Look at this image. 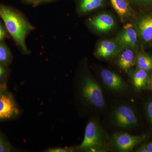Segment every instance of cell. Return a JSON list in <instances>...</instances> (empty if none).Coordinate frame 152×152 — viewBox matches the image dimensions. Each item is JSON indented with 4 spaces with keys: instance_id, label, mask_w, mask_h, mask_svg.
<instances>
[{
    "instance_id": "obj_28",
    "label": "cell",
    "mask_w": 152,
    "mask_h": 152,
    "mask_svg": "<svg viewBox=\"0 0 152 152\" xmlns=\"http://www.w3.org/2000/svg\"><path fill=\"white\" fill-rule=\"evenodd\" d=\"M26 1H27L28 2H35L36 0H26Z\"/></svg>"
},
{
    "instance_id": "obj_26",
    "label": "cell",
    "mask_w": 152,
    "mask_h": 152,
    "mask_svg": "<svg viewBox=\"0 0 152 152\" xmlns=\"http://www.w3.org/2000/svg\"><path fill=\"white\" fill-rule=\"evenodd\" d=\"M50 1H51V0H36L35 3L36 4H40V3Z\"/></svg>"
},
{
    "instance_id": "obj_16",
    "label": "cell",
    "mask_w": 152,
    "mask_h": 152,
    "mask_svg": "<svg viewBox=\"0 0 152 152\" xmlns=\"http://www.w3.org/2000/svg\"><path fill=\"white\" fill-rule=\"evenodd\" d=\"M104 1L105 0H80V11L83 13L89 12L102 7Z\"/></svg>"
},
{
    "instance_id": "obj_2",
    "label": "cell",
    "mask_w": 152,
    "mask_h": 152,
    "mask_svg": "<svg viewBox=\"0 0 152 152\" xmlns=\"http://www.w3.org/2000/svg\"><path fill=\"white\" fill-rule=\"evenodd\" d=\"M83 96L89 103L97 108L104 106L105 100L101 87L89 76L85 77L82 86Z\"/></svg>"
},
{
    "instance_id": "obj_25",
    "label": "cell",
    "mask_w": 152,
    "mask_h": 152,
    "mask_svg": "<svg viewBox=\"0 0 152 152\" xmlns=\"http://www.w3.org/2000/svg\"><path fill=\"white\" fill-rule=\"evenodd\" d=\"M148 152H152V142L145 145Z\"/></svg>"
},
{
    "instance_id": "obj_1",
    "label": "cell",
    "mask_w": 152,
    "mask_h": 152,
    "mask_svg": "<svg viewBox=\"0 0 152 152\" xmlns=\"http://www.w3.org/2000/svg\"><path fill=\"white\" fill-rule=\"evenodd\" d=\"M0 17L2 19L7 31L13 38L23 51H29L26 44V39L34 27L23 15L15 10L0 4Z\"/></svg>"
},
{
    "instance_id": "obj_18",
    "label": "cell",
    "mask_w": 152,
    "mask_h": 152,
    "mask_svg": "<svg viewBox=\"0 0 152 152\" xmlns=\"http://www.w3.org/2000/svg\"><path fill=\"white\" fill-rule=\"evenodd\" d=\"M130 2L136 5L141 7L152 6V0H129Z\"/></svg>"
},
{
    "instance_id": "obj_8",
    "label": "cell",
    "mask_w": 152,
    "mask_h": 152,
    "mask_svg": "<svg viewBox=\"0 0 152 152\" xmlns=\"http://www.w3.org/2000/svg\"><path fill=\"white\" fill-rule=\"evenodd\" d=\"M123 49L116 39L104 40L98 45L96 54L99 58L108 59L118 54Z\"/></svg>"
},
{
    "instance_id": "obj_21",
    "label": "cell",
    "mask_w": 152,
    "mask_h": 152,
    "mask_svg": "<svg viewBox=\"0 0 152 152\" xmlns=\"http://www.w3.org/2000/svg\"><path fill=\"white\" fill-rule=\"evenodd\" d=\"M146 112L149 119L152 124V100L150 101L147 104Z\"/></svg>"
},
{
    "instance_id": "obj_24",
    "label": "cell",
    "mask_w": 152,
    "mask_h": 152,
    "mask_svg": "<svg viewBox=\"0 0 152 152\" xmlns=\"http://www.w3.org/2000/svg\"><path fill=\"white\" fill-rule=\"evenodd\" d=\"M137 151L139 152H148V151L146 147L145 146V145L140 147L137 150Z\"/></svg>"
},
{
    "instance_id": "obj_5",
    "label": "cell",
    "mask_w": 152,
    "mask_h": 152,
    "mask_svg": "<svg viewBox=\"0 0 152 152\" xmlns=\"http://www.w3.org/2000/svg\"><path fill=\"white\" fill-rule=\"evenodd\" d=\"M138 38L145 44L152 42V14L145 15L133 23Z\"/></svg>"
},
{
    "instance_id": "obj_15",
    "label": "cell",
    "mask_w": 152,
    "mask_h": 152,
    "mask_svg": "<svg viewBox=\"0 0 152 152\" xmlns=\"http://www.w3.org/2000/svg\"><path fill=\"white\" fill-rule=\"evenodd\" d=\"M137 68L152 72V57L145 52L142 51L136 56V64Z\"/></svg>"
},
{
    "instance_id": "obj_12",
    "label": "cell",
    "mask_w": 152,
    "mask_h": 152,
    "mask_svg": "<svg viewBox=\"0 0 152 152\" xmlns=\"http://www.w3.org/2000/svg\"><path fill=\"white\" fill-rule=\"evenodd\" d=\"M113 8L119 16L121 20H126L135 14L129 0H110Z\"/></svg>"
},
{
    "instance_id": "obj_20",
    "label": "cell",
    "mask_w": 152,
    "mask_h": 152,
    "mask_svg": "<svg viewBox=\"0 0 152 152\" xmlns=\"http://www.w3.org/2000/svg\"><path fill=\"white\" fill-rule=\"evenodd\" d=\"M73 150L71 148H50L47 150L48 152H69L73 151Z\"/></svg>"
},
{
    "instance_id": "obj_11",
    "label": "cell",
    "mask_w": 152,
    "mask_h": 152,
    "mask_svg": "<svg viewBox=\"0 0 152 152\" xmlns=\"http://www.w3.org/2000/svg\"><path fill=\"white\" fill-rule=\"evenodd\" d=\"M101 75L104 83L110 89L118 91L124 88L125 84L123 79L113 72L104 69L101 71Z\"/></svg>"
},
{
    "instance_id": "obj_6",
    "label": "cell",
    "mask_w": 152,
    "mask_h": 152,
    "mask_svg": "<svg viewBox=\"0 0 152 152\" xmlns=\"http://www.w3.org/2000/svg\"><path fill=\"white\" fill-rule=\"evenodd\" d=\"M114 118L117 124L123 128L133 126L137 122L135 113L132 109L127 106L118 107L114 113Z\"/></svg>"
},
{
    "instance_id": "obj_4",
    "label": "cell",
    "mask_w": 152,
    "mask_h": 152,
    "mask_svg": "<svg viewBox=\"0 0 152 152\" xmlns=\"http://www.w3.org/2000/svg\"><path fill=\"white\" fill-rule=\"evenodd\" d=\"M137 33L134 26L132 23H128L124 26L116 39L123 48H130L137 51L139 46Z\"/></svg>"
},
{
    "instance_id": "obj_3",
    "label": "cell",
    "mask_w": 152,
    "mask_h": 152,
    "mask_svg": "<svg viewBox=\"0 0 152 152\" xmlns=\"http://www.w3.org/2000/svg\"><path fill=\"white\" fill-rule=\"evenodd\" d=\"M102 138L99 127L94 121H90L86 126L84 137L78 149L81 151L94 149L100 145Z\"/></svg>"
},
{
    "instance_id": "obj_19",
    "label": "cell",
    "mask_w": 152,
    "mask_h": 152,
    "mask_svg": "<svg viewBox=\"0 0 152 152\" xmlns=\"http://www.w3.org/2000/svg\"><path fill=\"white\" fill-rule=\"evenodd\" d=\"M10 151V147L2 137L0 135V152H7Z\"/></svg>"
},
{
    "instance_id": "obj_14",
    "label": "cell",
    "mask_w": 152,
    "mask_h": 152,
    "mask_svg": "<svg viewBox=\"0 0 152 152\" xmlns=\"http://www.w3.org/2000/svg\"><path fill=\"white\" fill-rule=\"evenodd\" d=\"M133 83L136 88H142L145 87L149 81L148 72L137 68L133 75Z\"/></svg>"
},
{
    "instance_id": "obj_17",
    "label": "cell",
    "mask_w": 152,
    "mask_h": 152,
    "mask_svg": "<svg viewBox=\"0 0 152 152\" xmlns=\"http://www.w3.org/2000/svg\"><path fill=\"white\" fill-rule=\"evenodd\" d=\"M10 54L5 45L0 43V62L7 63L9 61Z\"/></svg>"
},
{
    "instance_id": "obj_27",
    "label": "cell",
    "mask_w": 152,
    "mask_h": 152,
    "mask_svg": "<svg viewBox=\"0 0 152 152\" xmlns=\"http://www.w3.org/2000/svg\"><path fill=\"white\" fill-rule=\"evenodd\" d=\"M149 81L150 83V85H151V87L152 88V75L151 77V78L149 80Z\"/></svg>"
},
{
    "instance_id": "obj_13",
    "label": "cell",
    "mask_w": 152,
    "mask_h": 152,
    "mask_svg": "<svg viewBox=\"0 0 152 152\" xmlns=\"http://www.w3.org/2000/svg\"><path fill=\"white\" fill-rule=\"evenodd\" d=\"M120 52L118 59V65L122 69L127 72L136 64L135 51L130 48H124Z\"/></svg>"
},
{
    "instance_id": "obj_7",
    "label": "cell",
    "mask_w": 152,
    "mask_h": 152,
    "mask_svg": "<svg viewBox=\"0 0 152 152\" xmlns=\"http://www.w3.org/2000/svg\"><path fill=\"white\" fill-rule=\"evenodd\" d=\"M144 136H134L126 133H118L114 135L113 140L116 147L120 151L128 152L132 151L142 141Z\"/></svg>"
},
{
    "instance_id": "obj_9",
    "label": "cell",
    "mask_w": 152,
    "mask_h": 152,
    "mask_svg": "<svg viewBox=\"0 0 152 152\" xmlns=\"http://www.w3.org/2000/svg\"><path fill=\"white\" fill-rule=\"evenodd\" d=\"M17 113L18 108L12 96L0 92V120L11 118Z\"/></svg>"
},
{
    "instance_id": "obj_23",
    "label": "cell",
    "mask_w": 152,
    "mask_h": 152,
    "mask_svg": "<svg viewBox=\"0 0 152 152\" xmlns=\"http://www.w3.org/2000/svg\"><path fill=\"white\" fill-rule=\"evenodd\" d=\"M5 74L4 68L0 64V80L3 78Z\"/></svg>"
},
{
    "instance_id": "obj_10",
    "label": "cell",
    "mask_w": 152,
    "mask_h": 152,
    "mask_svg": "<svg viewBox=\"0 0 152 152\" xmlns=\"http://www.w3.org/2000/svg\"><path fill=\"white\" fill-rule=\"evenodd\" d=\"M93 28L100 32L109 31L114 28L115 21L111 15L102 13L94 17L90 21Z\"/></svg>"
},
{
    "instance_id": "obj_22",
    "label": "cell",
    "mask_w": 152,
    "mask_h": 152,
    "mask_svg": "<svg viewBox=\"0 0 152 152\" xmlns=\"http://www.w3.org/2000/svg\"><path fill=\"white\" fill-rule=\"evenodd\" d=\"M5 28L1 22H0V42L5 38L7 36V29Z\"/></svg>"
}]
</instances>
